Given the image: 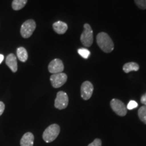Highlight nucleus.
Segmentation results:
<instances>
[{"label": "nucleus", "instance_id": "nucleus-1", "mask_svg": "<svg viewBox=\"0 0 146 146\" xmlns=\"http://www.w3.org/2000/svg\"><path fill=\"white\" fill-rule=\"evenodd\" d=\"M97 43L100 49L106 53H110L114 50V45L112 39L104 32L100 33L96 37Z\"/></svg>", "mask_w": 146, "mask_h": 146}, {"label": "nucleus", "instance_id": "nucleus-2", "mask_svg": "<svg viewBox=\"0 0 146 146\" xmlns=\"http://www.w3.org/2000/svg\"><path fill=\"white\" fill-rule=\"evenodd\" d=\"M60 132V127L57 124L49 126L43 133V139L46 143H51L58 137Z\"/></svg>", "mask_w": 146, "mask_h": 146}, {"label": "nucleus", "instance_id": "nucleus-3", "mask_svg": "<svg viewBox=\"0 0 146 146\" xmlns=\"http://www.w3.org/2000/svg\"><path fill=\"white\" fill-rule=\"evenodd\" d=\"M81 41L85 47H91L94 41V33L89 24L84 25V31L81 35Z\"/></svg>", "mask_w": 146, "mask_h": 146}, {"label": "nucleus", "instance_id": "nucleus-4", "mask_svg": "<svg viewBox=\"0 0 146 146\" xmlns=\"http://www.w3.org/2000/svg\"><path fill=\"white\" fill-rule=\"evenodd\" d=\"M36 29V23L34 20H27L22 25L21 28V35L23 38L27 39L32 35Z\"/></svg>", "mask_w": 146, "mask_h": 146}, {"label": "nucleus", "instance_id": "nucleus-5", "mask_svg": "<svg viewBox=\"0 0 146 146\" xmlns=\"http://www.w3.org/2000/svg\"><path fill=\"white\" fill-rule=\"evenodd\" d=\"M112 110L120 116H125L127 113V108L123 102L118 99H112L110 102Z\"/></svg>", "mask_w": 146, "mask_h": 146}, {"label": "nucleus", "instance_id": "nucleus-6", "mask_svg": "<svg viewBox=\"0 0 146 146\" xmlns=\"http://www.w3.org/2000/svg\"><path fill=\"white\" fill-rule=\"evenodd\" d=\"M68 97L66 93L64 91H60L58 92L56 98L55 100L54 106L58 110H63L68 106Z\"/></svg>", "mask_w": 146, "mask_h": 146}, {"label": "nucleus", "instance_id": "nucleus-7", "mask_svg": "<svg viewBox=\"0 0 146 146\" xmlns=\"http://www.w3.org/2000/svg\"><path fill=\"white\" fill-rule=\"evenodd\" d=\"M67 78L68 77L65 73H58V74H53L50 76V81L54 88H59L66 83Z\"/></svg>", "mask_w": 146, "mask_h": 146}, {"label": "nucleus", "instance_id": "nucleus-8", "mask_svg": "<svg viewBox=\"0 0 146 146\" xmlns=\"http://www.w3.org/2000/svg\"><path fill=\"white\" fill-rule=\"evenodd\" d=\"M94 92V85L89 81H85L81 87V98L85 100H88L92 96Z\"/></svg>", "mask_w": 146, "mask_h": 146}, {"label": "nucleus", "instance_id": "nucleus-9", "mask_svg": "<svg viewBox=\"0 0 146 146\" xmlns=\"http://www.w3.org/2000/svg\"><path fill=\"white\" fill-rule=\"evenodd\" d=\"M64 68V64L61 60L56 58L53 60L49 64L48 66V70L50 73L52 74H58V73H61L63 72Z\"/></svg>", "mask_w": 146, "mask_h": 146}, {"label": "nucleus", "instance_id": "nucleus-10", "mask_svg": "<svg viewBox=\"0 0 146 146\" xmlns=\"http://www.w3.org/2000/svg\"><path fill=\"white\" fill-rule=\"evenodd\" d=\"M5 64L13 72H16L18 70V64L16 56L14 54H10L5 59Z\"/></svg>", "mask_w": 146, "mask_h": 146}, {"label": "nucleus", "instance_id": "nucleus-11", "mask_svg": "<svg viewBox=\"0 0 146 146\" xmlns=\"http://www.w3.org/2000/svg\"><path fill=\"white\" fill-rule=\"evenodd\" d=\"M53 29L56 33L62 35L68 30V25L62 21H57L53 24Z\"/></svg>", "mask_w": 146, "mask_h": 146}, {"label": "nucleus", "instance_id": "nucleus-12", "mask_svg": "<svg viewBox=\"0 0 146 146\" xmlns=\"http://www.w3.org/2000/svg\"><path fill=\"white\" fill-rule=\"evenodd\" d=\"M34 135L32 133H26L21 139V146H33Z\"/></svg>", "mask_w": 146, "mask_h": 146}, {"label": "nucleus", "instance_id": "nucleus-13", "mask_svg": "<svg viewBox=\"0 0 146 146\" xmlns=\"http://www.w3.org/2000/svg\"><path fill=\"white\" fill-rule=\"evenodd\" d=\"M16 54L17 58L22 62H25L28 59V53L25 47H20L16 50Z\"/></svg>", "mask_w": 146, "mask_h": 146}, {"label": "nucleus", "instance_id": "nucleus-14", "mask_svg": "<svg viewBox=\"0 0 146 146\" xmlns=\"http://www.w3.org/2000/svg\"><path fill=\"white\" fill-rule=\"evenodd\" d=\"M123 69L125 73H129L131 71H138L139 69V66L137 63L131 62L126 63L123 66Z\"/></svg>", "mask_w": 146, "mask_h": 146}, {"label": "nucleus", "instance_id": "nucleus-15", "mask_svg": "<svg viewBox=\"0 0 146 146\" xmlns=\"http://www.w3.org/2000/svg\"><path fill=\"white\" fill-rule=\"evenodd\" d=\"M28 0H13L12 3V9L14 10H20L25 6Z\"/></svg>", "mask_w": 146, "mask_h": 146}, {"label": "nucleus", "instance_id": "nucleus-16", "mask_svg": "<svg viewBox=\"0 0 146 146\" xmlns=\"http://www.w3.org/2000/svg\"><path fill=\"white\" fill-rule=\"evenodd\" d=\"M138 116L139 119L146 125V106H143L139 109Z\"/></svg>", "mask_w": 146, "mask_h": 146}, {"label": "nucleus", "instance_id": "nucleus-17", "mask_svg": "<svg viewBox=\"0 0 146 146\" xmlns=\"http://www.w3.org/2000/svg\"><path fill=\"white\" fill-rule=\"evenodd\" d=\"M78 53L80 56L85 59H87L90 56V52L85 48H80L78 50Z\"/></svg>", "mask_w": 146, "mask_h": 146}, {"label": "nucleus", "instance_id": "nucleus-18", "mask_svg": "<svg viewBox=\"0 0 146 146\" xmlns=\"http://www.w3.org/2000/svg\"><path fill=\"white\" fill-rule=\"evenodd\" d=\"M137 6L141 10H146V0H135Z\"/></svg>", "mask_w": 146, "mask_h": 146}, {"label": "nucleus", "instance_id": "nucleus-19", "mask_svg": "<svg viewBox=\"0 0 146 146\" xmlns=\"http://www.w3.org/2000/svg\"><path fill=\"white\" fill-rule=\"evenodd\" d=\"M138 106V104L135 101H134V100H131L129 102V104H128L127 106V110H133V109H135V108H137Z\"/></svg>", "mask_w": 146, "mask_h": 146}, {"label": "nucleus", "instance_id": "nucleus-20", "mask_svg": "<svg viewBox=\"0 0 146 146\" xmlns=\"http://www.w3.org/2000/svg\"><path fill=\"white\" fill-rule=\"evenodd\" d=\"M88 146H102V141L100 139H96L92 143L89 144Z\"/></svg>", "mask_w": 146, "mask_h": 146}, {"label": "nucleus", "instance_id": "nucleus-21", "mask_svg": "<svg viewBox=\"0 0 146 146\" xmlns=\"http://www.w3.org/2000/svg\"><path fill=\"white\" fill-rule=\"evenodd\" d=\"M5 110V104L2 102H0V116H1L4 112Z\"/></svg>", "mask_w": 146, "mask_h": 146}, {"label": "nucleus", "instance_id": "nucleus-22", "mask_svg": "<svg viewBox=\"0 0 146 146\" xmlns=\"http://www.w3.org/2000/svg\"><path fill=\"white\" fill-rule=\"evenodd\" d=\"M141 102L144 106H146V94H145L141 96Z\"/></svg>", "mask_w": 146, "mask_h": 146}, {"label": "nucleus", "instance_id": "nucleus-23", "mask_svg": "<svg viewBox=\"0 0 146 146\" xmlns=\"http://www.w3.org/2000/svg\"><path fill=\"white\" fill-rule=\"evenodd\" d=\"M3 59H4V56H3V55L0 54V64L2 63Z\"/></svg>", "mask_w": 146, "mask_h": 146}]
</instances>
